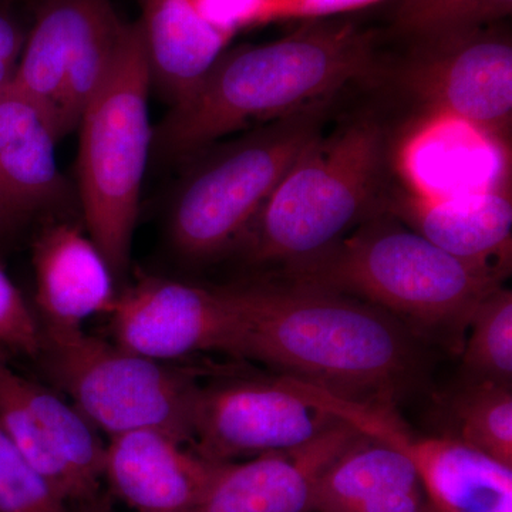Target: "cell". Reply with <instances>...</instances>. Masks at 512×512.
<instances>
[{"label":"cell","mask_w":512,"mask_h":512,"mask_svg":"<svg viewBox=\"0 0 512 512\" xmlns=\"http://www.w3.org/2000/svg\"><path fill=\"white\" fill-rule=\"evenodd\" d=\"M376 35L349 20H312L291 35L222 55L154 130L163 158L197 156L222 138L264 126L352 84L382 82Z\"/></svg>","instance_id":"obj_1"},{"label":"cell","mask_w":512,"mask_h":512,"mask_svg":"<svg viewBox=\"0 0 512 512\" xmlns=\"http://www.w3.org/2000/svg\"><path fill=\"white\" fill-rule=\"evenodd\" d=\"M238 315L235 356L360 402L393 406L416 367L413 343L392 315L315 286L227 288Z\"/></svg>","instance_id":"obj_2"},{"label":"cell","mask_w":512,"mask_h":512,"mask_svg":"<svg viewBox=\"0 0 512 512\" xmlns=\"http://www.w3.org/2000/svg\"><path fill=\"white\" fill-rule=\"evenodd\" d=\"M393 133L375 114L343 121L303 151L237 247L255 265H291L319 254L384 214L394 183Z\"/></svg>","instance_id":"obj_3"},{"label":"cell","mask_w":512,"mask_h":512,"mask_svg":"<svg viewBox=\"0 0 512 512\" xmlns=\"http://www.w3.org/2000/svg\"><path fill=\"white\" fill-rule=\"evenodd\" d=\"M285 268L295 284L343 293L444 333L466 329L478 303L504 279L448 254L389 214Z\"/></svg>","instance_id":"obj_4"},{"label":"cell","mask_w":512,"mask_h":512,"mask_svg":"<svg viewBox=\"0 0 512 512\" xmlns=\"http://www.w3.org/2000/svg\"><path fill=\"white\" fill-rule=\"evenodd\" d=\"M151 83L140 23L127 25L113 69L77 127L84 225L116 279L130 265L141 188L153 151Z\"/></svg>","instance_id":"obj_5"},{"label":"cell","mask_w":512,"mask_h":512,"mask_svg":"<svg viewBox=\"0 0 512 512\" xmlns=\"http://www.w3.org/2000/svg\"><path fill=\"white\" fill-rule=\"evenodd\" d=\"M335 100L251 128L208 154L175 197L170 215L175 251L204 261L237 247L293 164L325 131Z\"/></svg>","instance_id":"obj_6"},{"label":"cell","mask_w":512,"mask_h":512,"mask_svg":"<svg viewBox=\"0 0 512 512\" xmlns=\"http://www.w3.org/2000/svg\"><path fill=\"white\" fill-rule=\"evenodd\" d=\"M39 357H45L50 375L94 429L109 437L163 430L184 443L192 440L201 387L187 372L83 329L42 328Z\"/></svg>","instance_id":"obj_7"},{"label":"cell","mask_w":512,"mask_h":512,"mask_svg":"<svg viewBox=\"0 0 512 512\" xmlns=\"http://www.w3.org/2000/svg\"><path fill=\"white\" fill-rule=\"evenodd\" d=\"M403 60L389 66L392 80L427 117L474 128L511 156L512 42L493 25L412 40Z\"/></svg>","instance_id":"obj_8"},{"label":"cell","mask_w":512,"mask_h":512,"mask_svg":"<svg viewBox=\"0 0 512 512\" xmlns=\"http://www.w3.org/2000/svg\"><path fill=\"white\" fill-rule=\"evenodd\" d=\"M126 26L109 0H46L40 9L10 86L45 113L59 140L106 83Z\"/></svg>","instance_id":"obj_9"},{"label":"cell","mask_w":512,"mask_h":512,"mask_svg":"<svg viewBox=\"0 0 512 512\" xmlns=\"http://www.w3.org/2000/svg\"><path fill=\"white\" fill-rule=\"evenodd\" d=\"M338 420L289 376L241 380L201 389L192 441L207 460L231 463L302 446Z\"/></svg>","instance_id":"obj_10"},{"label":"cell","mask_w":512,"mask_h":512,"mask_svg":"<svg viewBox=\"0 0 512 512\" xmlns=\"http://www.w3.org/2000/svg\"><path fill=\"white\" fill-rule=\"evenodd\" d=\"M326 409L412 461L437 512H512V467L456 437H414L393 406L329 396Z\"/></svg>","instance_id":"obj_11"},{"label":"cell","mask_w":512,"mask_h":512,"mask_svg":"<svg viewBox=\"0 0 512 512\" xmlns=\"http://www.w3.org/2000/svg\"><path fill=\"white\" fill-rule=\"evenodd\" d=\"M110 315L116 345L157 362L208 350L235 355L238 315L227 288L148 278L117 296Z\"/></svg>","instance_id":"obj_12"},{"label":"cell","mask_w":512,"mask_h":512,"mask_svg":"<svg viewBox=\"0 0 512 512\" xmlns=\"http://www.w3.org/2000/svg\"><path fill=\"white\" fill-rule=\"evenodd\" d=\"M359 436L339 419L302 446L220 463L190 512H311L319 478Z\"/></svg>","instance_id":"obj_13"},{"label":"cell","mask_w":512,"mask_h":512,"mask_svg":"<svg viewBox=\"0 0 512 512\" xmlns=\"http://www.w3.org/2000/svg\"><path fill=\"white\" fill-rule=\"evenodd\" d=\"M384 214L434 245L471 264L510 271L512 248L511 180L457 197H427L394 184Z\"/></svg>","instance_id":"obj_14"},{"label":"cell","mask_w":512,"mask_h":512,"mask_svg":"<svg viewBox=\"0 0 512 512\" xmlns=\"http://www.w3.org/2000/svg\"><path fill=\"white\" fill-rule=\"evenodd\" d=\"M163 430L128 431L109 437L103 478L134 512H190L218 464Z\"/></svg>","instance_id":"obj_15"},{"label":"cell","mask_w":512,"mask_h":512,"mask_svg":"<svg viewBox=\"0 0 512 512\" xmlns=\"http://www.w3.org/2000/svg\"><path fill=\"white\" fill-rule=\"evenodd\" d=\"M33 269L42 328L83 329L84 322L110 313L116 302L110 265L76 225L43 229L33 247Z\"/></svg>","instance_id":"obj_16"},{"label":"cell","mask_w":512,"mask_h":512,"mask_svg":"<svg viewBox=\"0 0 512 512\" xmlns=\"http://www.w3.org/2000/svg\"><path fill=\"white\" fill-rule=\"evenodd\" d=\"M427 504L412 461L360 433L319 478L311 512H424Z\"/></svg>","instance_id":"obj_17"},{"label":"cell","mask_w":512,"mask_h":512,"mask_svg":"<svg viewBox=\"0 0 512 512\" xmlns=\"http://www.w3.org/2000/svg\"><path fill=\"white\" fill-rule=\"evenodd\" d=\"M59 141L29 97L10 84L0 90V210L8 220L49 208L63 197Z\"/></svg>","instance_id":"obj_18"},{"label":"cell","mask_w":512,"mask_h":512,"mask_svg":"<svg viewBox=\"0 0 512 512\" xmlns=\"http://www.w3.org/2000/svg\"><path fill=\"white\" fill-rule=\"evenodd\" d=\"M450 436L512 467V393L510 384L470 380L450 403Z\"/></svg>","instance_id":"obj_19"},{"label":"cell","mask_w":512,"mask_h":512,"mask_svg":"<svg viewBox=\"0 0 512 512\" xmlns=\"http://www.w3.org/2000/svg\"><path fill=\"white\" fill-rule=\"evenodd\" d=\"M0 427L30 464L62 494L70 505L82 503L77 485L57 458L45 431L33 416L22 392L20 375L0 355Z\"/></svg>","instance_id":"obj_20"},{"label":"cell","mask_w":512,"mask_h":512,"mask_svg":"<svg viewBox=\"0 0 512 512\" xmlns=\"http://www.w3.org/2000/svg\"><path fill=\"white\" fill-rule=\"evenodd\" d=\"M463 352L470 380L510 384L512 379V292L503 285L478 303Z\"/></svg>","instance_id":"obj_21"},{"label":"cell","mask_w":512,"mask_h":512,"mask_svg":"<svg viewBox=\"0 0 512 512\" xmlns=\"http://www.w3.org/2000/svg\"><path fill=\"white\" fill-rule=\"evenodd\" d=\"M512 0H402L393 32L410 40L497 25L510 16Z\"/></svg>","instance_id":"obj_22"},{"label":"cell","mask_w":512,"mask_h":512,"mask_svg":"<svg viewBox=\"0 0 512 512\" xmlns=\"http://www.w3.org/2000/svg\"><path fill=\"white\" fill-rule=\"evenodd\" d=\"M0 512H72L0 427Z\"/></svg>","instance_id":"obj_23"},{"label":"cell","mask_w":512,"mask_h":512,"mask_svg":"<svg viewBox=\"0 0 512 512\" xmlns=\"http://www.w3.org/2000/svg\"><path fill=\"white\" fill-rule=\"evenodd\" d=\"M0 346L20 355L39 357L42 328L22 293L0 268Z\"/></svg>","instance_id":"obj_24"},{"label":"cell","mask_w":512,"mask_h":512,"mask_svg":"<svg viewBox=\"0 0 512 512\" xmlns=\"http://www.w3.org/2000/svg\"><path fill=\"white\" fill-rule=\"evenodd\" d=\"M379 2L383 0H259L254 26L292 19H326Z\"/></svg>","instance_id":"obj_25"},{"label":"cell","mask_w":512,"mask_h":512,"mask_svg":"<svg viewBox=\"0 0 512 512\" xmlns=\"http://www.w3.org/2000/svg\"><path fill=\"white\" fill-rule=\"evenodd\" d=\"M22 35L12 20L0 15V90L12 82L23 47Z\"/></svg>","instance_id":"obj_26"},{"label":"cell","mask_w":512,"mask_h":512,"mask_svg":"<svg viewBox=\"0 0 512 512\" xmlns=\"http://www.w3.org/2000/svg\"><path fill=\"white\" fill-rule=\"evenodd\" d=\"M72 512H113L103 495H96L92 500L72 505Z\"/></svg>","instance_id":"obj_27"},{"label":"cell","mask_w":512,"mask_h":512,"mask_svg":"<svg viewBox=\"0 0 512 512\" xmlns=\"http://www.w3.org/2000/svg\"><path fill=\"white\" fill-rule=\"evenodd\" d=\"M9 221L8 218L5 217V214H3L2 210H0V222Z\"/></svg>","instance_id":"obj_28"},{"label":"cell","mask_w":512,"mask_h":512,"mask_svg":"<svg viewBox=\"0 0 512 512\" xmlns=\"http://www.w3.org/2000/svg\"><path fill=\"white\" fill-rule=\"evenodd\" d=\"M426 512H437L436 508L433 507V505L430 504L429 510Z\"/></svg>","instance_id":"obj_29"}]
</instances>
